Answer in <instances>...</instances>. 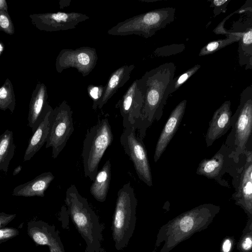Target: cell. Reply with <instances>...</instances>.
I'll return each mask as SVG.
<instances>
[{
	"label": "cell",
	"instance_id": "obj_32",
	"mask_svg": "<svg viewBox=\"0 0 252 252\" xmlns=\"http://www.w3.org/2000/svg\"><path fill=\"white\" fill-rule=\"evenodd\" d=\"M16 217V214L0 213V229L4 228Z\"/></svg>",
	"mask_w": 252,
	"mask_h": 252
},
{
	"label": "cell",
	"instance_id": "obj_9",
	"mask_svg": "<svg viewBox=\"0 0 252 252\" xmlns=\"http://www.w3.org/2000/svg\"><path fill=\"white\" fill-rule=\"evenodd\" d=\"M136 130L134 126L124 128L120 136V143L133 162L139 179L152 187V176L147 150L143 139L138 136Z\"/></svg>",
	"mask_w": 252,
	"mask_h": 252
},
{
	"label": "cell",
	"instance_id": "obj_16",
	"mask_svg": "<svg viewBox=\"0 0 252 252\" xmlns=\"http://www.w3.org/2000/svg\"><path fill=\"white\" fill-rule=\"evenodd\" d=\"M47 97L45 85H38L32 96L28 116V125L32 133L36 129L50 107L47 103Z\"/></svg>",
	"mask_w": 252,
	"mask_h": 252
},
{
	"label": "cell",
	"instance_id": "obj_3",
	"mask_svg": "<svg viewBox=\"0 0 252 252\" xmlns=\"http://www.w3.org/2000/svg\"><path fill=\"white\" fill-rule=\"evenodd\" d=\"M64 201L73 223L86 242V252H99L102 228L87 199L80 195L74 185H72L66 190Z\"/></svg>",
	"mask_w": 252,
	"mask_h": 252
},
{
	"label": "cell",
	"instance_id": "obj_5",
	"mask_svg": "<svg viewBox=\"0 0 252 252\" xmlns=\"http://www.w3.org/2000/svg\"><path fill=\"white\" fill-rule=\"evenodd\" d=\"M113 141V134L107 118L98 120L87 129L82 152L84 175L94 181L98 165L106 149Z\"/></svg>",
	"mask_w": 252,
	"mask_h": 252
},
{
	"label": "cell",
	"instance_id": "obj_17",
	"mask_svg": "<svg viewBox=\"0 0 252 252\" xmlns=\"http://www.w3.org/2000/svg\"><path fill=\"white\" fill-rule=\"evenodd\" d=\"M54 178L51 172L42 173L33 179L16 187L12 195L23 197H43L45 191Z\"/></svg>",
	"mask_w": 252,
	"mask_h": 252
},
{
	"label": "cell",
	"instance_id": "obj_11",
	"mask_svg": "<svg viewBox=\"0 0 252 252\" xmlns=\"http://www.w3.org/2000/svg\"><path fill=\"white\" fill-rule=\"evenodd\" d=\"M89 19V17L86 14L74 12L47 13L33 16L37 27L47 32L75 29L80 23Z\"/></svg>",
	"mask_w": 252,
	"mask_h": 252
},
{
	"label": "cell",
	"instance_id": "obj_12",
	"mask_svg": "<svg viewBox=\"0 0 252 252\" xmlns=\"http://www.w3.org/2000/svg\"><path fill=\"white\" fill-rule=\"evenodd\" d=\"M245 163L233 195L235 204L240 206L247 214L248 220H252V152L247 149Z\"/></svg>",
	"mask_w": 252,
	"mask_h": 252
},
{
	"label": "cell",
	"instance_id": "obj_7",
	"mask_svg": "<svg viewBox=\"0 0 252 252\" xmlns=\"http://www.w3.org/2000/svg\"><path fill=\"white\" fill-rule=\"evenodd\" d=\"M232 130L227 141L232 149L229 155L236 162L247 149L252 132V87H246L240 94L239 105L231 117Z\"/></svg>",
	"mask_w": 252,
	"mask_h": 252
},
{
	"label": "cell",
	"instance_id": "obj_26",
	"mask_svg": "<svg viewBox=\"0 0 252 252\" xmlns=\"http://www.w3.org/2000/svg\"><path fill=\"white\" fill-rule=\"evenodd\" d=\"M200 67L201 65L200 64H196L183 73L174 78L170 88V94L177 91L184 83L196 73Z\"/></svg>",
	"mask_w": 252,
	"mask_h": 252
},
{
	"label": "cell",
	"instance_id": "obj_33",
	"mask_svg": "<svg viewBox=\"0 0 252 252\" xmlns=\"http://www.w3.org/2000/svg\"><path fill=\"white\" fill-rule=\"evenodd\" d=\"M212 5L215 7H220L221 6H224V4H227L228 3L227 0H215L211 1Z\"/></svg>",
	"mask_w": 252,
	"mask_h": 252
},
{
	"label": "cell",
	"instance_id": "obj_22",
	"mask_svg": "<svg viewBox=\"0 0 252 252\" xmlns=\"http://www.w3.org/2000/svg\"><path fill=\"white\" fill-rule=\"evenodd\" d=\"M15 149L13 132L7 129L0 135V171L7 173Z\"/></svg>",
	"mask_w": 252,
	"mask_h": 252
},
{
	"label": "cell",
	"instance_id": "obj_18",
	"mask_svg": "<svg viewBox=\"0 0 252 252\" xmlns=\"http://www.w3.org/2000/svg\"><path fill=\"white\" fill-rule=\"evenodd\" d=\"M135 68L134 65H124L114 71L104 87L101 97L97 103V107L101 109L108 100L129 79L130 73Z\"/></svg>",
	"mask_w": 252,
	"mask_h": 252
},
{
	"label": "cell",
	"instance_id": "obj_4",
	"mask_svg": "<svg viewBox=\"0 0 252 252\" xmlns=\"http://www.w3.org/2000/svg\"><path fill=\"white\" fill-rule=\"evenodd\" d=\"M137 205L133 188L129 183L125 184L118 191L112 222V236L117 250L126 247L133 234Z\"/></svg>",
	"mask_w": 252,
	"mask_h": 252
},
{
	"label": "cell",
	"instance_id": "obj_6",
	"mask_svg": "<svg viewBox=\"0 0 252 252\" xmlns=\"http://www.w3.org/2000/svg\"><path fill=\"white\" fill-rule=\"evenodd\" d=\"M175 13V9L173 7L153 10L118 23L107 33L120 36L136 34L147 38L172 22Z\"/></svg>",
	"mask_w": 252,
	"mask_h": 252
},
{
	"label": "cell",
	"instance_id": "obj_2",
	"mask_svg": "<svg viewBox=\"0 0 252 252\" xmlns=\"http://www.w3.org/2000/svg\"><path fill=\"white\" fill-rule=\"evenodd\" d=\"M220 209L219 206L207 203L179 215L160 228L155 248L163 244L159 252H170L195 233L206 229Z\"/></svg>",
	"mask_w": 252,
	"mask_h": 252
},
{
	"label": "cell",
	"instance_id": "obj_14",
	"mask_svg": "<svg viewBox=\"0 0 252 252\" xmlns=\"http://www.w3.org/2000/svg\"><path fill=\"white\" fill-rule=\"evenodd\" d=\"M187 100L181 101L172 111L158 140L154 160L157 162L178 129L185 114Z\"/></svg>",
	"mask_w": 252,
	"mask_h": 252
},
{
	"label": "cell",
	"instance_id": "obj_19",
	"mask_svg": "<svg viewBox=\"0 0 252 252\" xmlns=\"http://www.w3.org/2000/svg\"><path fill=\"white\" fill-rule=\"evenodd\" d=\"M50 106L45 117L30 138L24 156V161L30 160L46 142L50 128Z\"/></svg>",
	"mask_w": 252,
	"mask_h": 252
},
{
	"label": "cell",
	"instance_id": "obj_10",
	"mask_svg": "<svg viewBox=\"0 0 252 252\" xmlns=\"http://www.w3.org/2000/svg\"><path fill=\"white\" fill-rule=\"evenodd\" d=\"M97 55L95 49L90 47H82L75 50L63 49L57 58L56 66L58 72L73 67L86 76L96 64Z\"/></svg>",
	"mask_w": 252,
	"mask_h": 252
},
{
	"label": "cell",
	"instance_id": "obj_36",
	"mask_svg": "<svg viewBox=\"0 0 252 252\" xmlns=\"http://www.w3.org/2000/svg\"><path fill=\"white\" fill-rule=\"evenodd\" d=\"M3 49V48L2 45H1V44L0 43V54L1 53V52L2 51Z\"/></svg>",
	"mask_w": 252,
	"mask_h": 252
},
{
	"label": "cell",
	"instance_id": "obj_8",
	"mask_svg": "<svg viewBox=\"0 0 252 252\" xmlns=\"http://www.w3.org/2000/svg\"><path fill=\"white\" fill-rule=\"evenodd\" d=\"M72 113L70 106L64 101L50 115V128L45 147L52 148L53 158H57L74 131Z\"/></svg>",
	"mask_w": 252,
	"mask_h": 252
},
{
	"label": "cell",
	"instance_id": "obj_27",
	"mask_svg": "<svg viewBox=\"0 0 252 252\" xmlns=\"http://www.w3.org/2000/svg\"><path fill=\"white\" fill-rule=\"evenodd\" d=\"M0 30L9 34H13L14 32L12 21L7 12L0 11Z\"/></svg>",
	"mask_w": 252,
	"mask_h": 252
},
{
	"label": "cell",
	"instance_id": "obj_15",
	"mask_svg": "<svg viewBox=\"0 0 252 252\" xmlns=\"http://www.w3.org/2000/svg\"><path fill=\"white\" fill-rule=\"evenodd\" d=\"M230 106V101H225L214 112L205 136L207 147L211 146L230 128L232 117Z\"/></svg>",
	"mask_w": 252,
	"mask_h": 252
},
{
	"label": "cell",
	"instance_id": "obj_1",
	"mask_svg": "<svg viewBox=\"0 0 252 252\" xmlns=\"http://www.w3.org/2000/svg\"><path fill=\"white\" fill-rule=\"evenodd\" d=\"M175 70L174 63H166L147 71L140 79H137L143 104L140 118L133 126L142 139L147 129L155 120H159L162 115L163 107L170 94V88Z\"/></svg>",
	"mask_w": 252,
	"mask_h": 252
},
{
	"label": "cell",
	"instance_id": "obj_29",
	"mask_svg": "<svg viewBox=\"0 0 252 252\" xmlns=\"http://www.w3.org/2000/svg\"><path fill=\"white\" fill-rule=\"evenodd\" d=\"M104 87L92 86L88 87V94L93 100V108L96 109L97 103L102 96Z\"/></svg>",
	"mask_w": 252,
	"mask_h": 252
},
{
	"label": "cell",
	"instance_id": "obj_30",
	"mask_svg": "<svg viewBox=\"0 0 252 252\" xmlns=\"http://www.w3.org/2000/svg\"><path fill=\"white\" fill-rule=\"evenodd\" d=\"M19 234V230L14 227H4L0 229V243L13 238Z\"/></svg>",
	"mask_w": 252,
	"mask_h": 252
},
{
	"label": "cell",
	"instance_id": "obj_24",
	"mask_svg": "<svg viewBox=\"0 0 252 252\" xmlns=\"http://www.w3.org/2000/svg\"><path fill=\"white\" fill-rule=\"evenodd\" d=\"M221 32L228 33V37L224 39L209 42L200 50L199 54V56L212 54L229 44L236 41H239V37L235 34L230 32Z\"/></svg>",
	"mask_w": 252,
	"mask_h": 252
},
{
	"label": "cell",
	"instance_id": "obj_13",
	"mask_svg": "<svg viewBox=\"0 0 252 252\" xmlns=\"http://www.w3.org/2000/svg\"><path fill=\"white\" fill-rule=\"evenodd\" d=\"M143 99L135 80L127 90L117 105L123 118L124 128L133 126L140 118Z\"/></svg>",
	"mask_w": 252,
	"mask_h": 252
},
{
	"label": "cell",
	"instance_id": "obj_35",
	"mask_svg": "<svg viewBox=\"0 0 252 252\" xmlns=\"http://www.w3.org/2000/svg\"><path fill=\"white\" fill-rule=\"evenodd\" d=\"M22 168V166L21 165H18L17 167H16L13 171V175L15 176L19 174L20 172L21 171Z\"/></svg>",
	"mask_w": 252,
	"mask_h": 252
},
{
	"label": "cell",
	"instance_id": "obj_21",
	"mask_svg": "<svg viewBox=\"0 0 252 252\" xmlns=\"http://www.w3.org/2000/svg\"><path fill=\"white\" fill-rule=\"evenodd\" d=\"M226 151L225 148L224 152H222L221 149L212 158L202 160L198 165L196 173L209 179H216L224 167L227 153Z\"/></svg>",
	"mask_w": 252,
	"mask_h": 252
},
{
	"label": "cell",
	"instance_id": "obj_25",
	"mask_svg": "<svg viewBox=\"0 0 252 252\" xmlns=\"http://www.w3.org/2000/svg\"><path fill=\"white\" fill-rule=\"evenodd\" d=\"M239 252H252V220H248L237 245Z\"/></svg>",
	"mask_w": 252,
	"mask_h": 252
},
{
	"label": "cell",
	"instance_id": "obj_23",
	"mask_svg": "<svg viewBox=\"0 0 252 252\" xmlns=\"http://www.w3.org/2000/svg\"><path fill=\"white\" fill-rule=\"evenodd\" d=\"M15 104V97L12 85L10 81L7 79L0 88V109L5 111L8 109L11 113H13Z\"/></svg>",
	"mask_w": 252,
	"mask_h": 252
},
{
	"label": "cell",
	"instance_id": "obj_28",
	"mask_svg": "<svg viewBox=\"0 0 252 252\" xmlns=\"http://www.w3.org/2000/svg\"><path fill=\"white\" fill-rule=\"evenodd\" d=\"M48 246L49 248L50 252H65L59 233L55 227L52 231Z\"/></svg>",
	"mask_w": 252,
	"mask_h": 252
},
{
	"label": "cell",
	"instance_id": "obj_20",
	"mask_svg": "<svg viewBox=\"0 0 252 252\" xmlns=\"http://www.w3.org/2000/svg\"><path fill=\"white\" fill-rule=\"evenodd\" d=\"M110 160H106L99 171H98L90 188V192L98 201L103 202L106 198L111 180Z\"/></svg>",
	"mask_w": 252,
	"mask_h": 252
},
{
	"label": "cell",
	"instance_id": "obj_31",
	"mask_svg": "<svg viewBox=\"0 0 252 252\" xmlns=\"http://www.w3.org/2000/svg\"><path fill=\"white\" fill-rule=\"evenodd\" d=\"M235 240L233 237L227 236L222 241L220 252H231L233 249Z\"/></svg>",
	"mask_w": 252,
	"mask_h": 252
},
{
	"label": "cell",
	"instance_id": "obj_34",
	"mask_svg": "<svg viewBox=\"0 0 252 252\" xmlns=\"http://www.w3.org/2000/svg\"><path fill=\"white\" fill-rule=\"evenodd\" d=\"M7 4L5 0H0V11H5L7 12Z\"/></svg>",
	"mask_w": 252,
	"mask_h": 252
}]
</instances>
